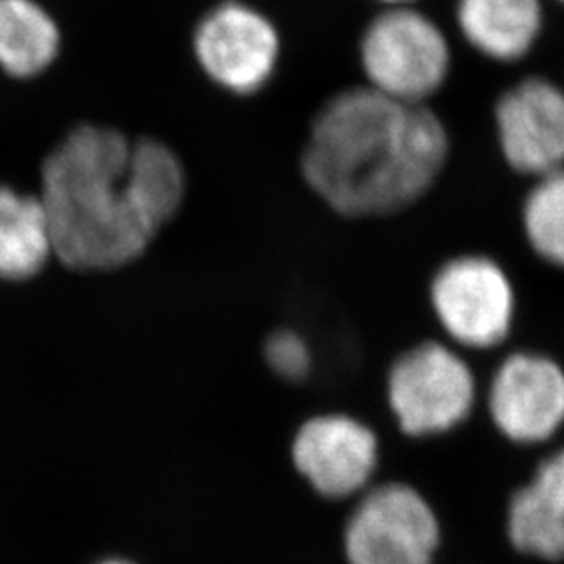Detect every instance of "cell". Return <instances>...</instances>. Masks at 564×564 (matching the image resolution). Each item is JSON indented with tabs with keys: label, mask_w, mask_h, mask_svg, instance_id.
<instances>
[{
	"label": "cell",
	"mask_w": 564,
	"mask_h": 564,
	"mask_svg": "<svg viewBox=\"0 0 564 564\" xmlns=\"http://www.w3.org/2000/svg\"><path fill=\"white\" fill-rule=\"evenodd\" d=\"M39 199L57 262L113 272L142 258L178 216L186 172L165 142L82 123L42 163Z\"/></svg>",
	"instance_id": "cell-1"
},
{
	"label": "cell",
	"mask_w": 564,
	"mask_h": 564,
	"mask_svg": "<svg viewBox=\"0 0 564 564\" xmlns=\"http://www.w3.org/2000/svg\"><path fill=\"white\" fill-rule=\"evenodd\" d=\"M449 153L426 107L351 86L324 102L303 147L307 186L335 214L366 220L398 214L440 178Z\"/></svg>",
	"instance_id": "cell-2"
},
{
	"label": "cell",
	"mask_w": 564,
	"mask_h": 564,
	"mask_svg": "<svg viewBox=\"0 0 564 564\" xmlns=\"http://www.w3.org/2000/svg\"><path fill=\"white\" fill-rule=\"evenodd\" d=\"M456 21L466 42L502 63L523 59L542 34L540 0H458Z\"/></svg>",
	"instance_id": "cell-12"
},
{
	"label": "cell",
	"mask_w": 564,
	"mask_h": 564,
	"mask_svg": "<svg viewBox=\"0 0 564 564\" xmlns=\"http://www.w3.org/2000/svg\"><path fill=\"white\" fill-rule=\"evenodd\" d=\"M449 44L442 28L410 7H384L360 39L366 86L395 101L424 105L447 80Z\"/></svg>",
	"instance_id": "cell-4"
},
{
	"label": "cell",
	"mask_w": 564,
	"mask_h": 564,
	"mask_svg": "<svg viewBox=\"0 0 564 564\" xmlns=\"http://www.w3.org/2000/svg\"><path fill=\"white\" fill-rule=\"evenodd\" d=\"M193 55L207 80L235 97H251L276 74L281 34L260 9L224 0L195 25Z\"/></svg>",
	"instance_id": "cell-6"
},
{
	"label": "cell",
	"mask_w": 564,
	"mask_h": 564,
	"mask_svg": "<svg viewBox=\"0 0 564 564\" xmlns=\"http://www.w3.org/2000/svg\"><path fill=\"white\" fill-rule=\"evenodd\" d=\"M561 2H564V0H561Z\"/></svg>",
	"instance_id": "cell-19"
},
{
	"label": "cell",
	"mask_w": 564,
	"mask_h": 564,
	"mask_svg": "<svg viewBox=\"0 0 564 564\" xmlns=\"http://www.w3.org/2000/svg\"><path fill=\"white\" fill-rule=\"evenodd\" d=\"M300 479L323 500L362 496L381 463V442L368 423L347 412H321L305 419L289 445Z\"/></svg>",
	"instance_id": "cell-7"
},
{
	"label": "cell",
	"mask_w": 564,
	"mask_h": 564,
	"mask_svg": "<svg viewBox=\"0 0 564 564\" xmlns=\"http://www.w3.org/2000/svg\"><path fill=\"white\" fill-rule=\"evenodd\" d=\"M263 360L282 381H305L314 366L310 343L293 328H279L265 339Z\"/></svg>",
	"instance_id": "cell-16"
},
{
	"label": "cell",
	"mask_w": 564,
	"mask_h": 564,
	"mask_svg": "<svg viewBox=\"0 0 564 564\" xmlns=\"http://www.w3.org/2000/svg\"><path fill=\"white\" fill-rule=\"evenodd\" d=\"M431 305L445 335L468 349L505 343L514 321V291L505 270L481 256L445 262L431 281Z\"/></svg>",
	"instance_id": "cell-8"
},
{
	"label": "cell",
	"mask_w": 564,
	"mask_h": 564,
	"mask_svg": "<svg viewBox=\"0 0 564 564\" xmlns=\"http://www.w3.org/2000/svg\"><path fill=\"white\" fill-rule=\"evenodd\" d=\"M440 547L437 510L402 481L368 487L343 527L347 564H435Z\"/></svg>",
	"instance_id": "cell-5"
},
{
	"label": "cell",
	"mask_w": 564,
	"mask_h": 564,
	"mask_svg": "<svg viewBox=\"0 0 564 564\" xmlns=\"http://www.w3.org/2000/svg\"><path fill=\"white\" fill-rule=\"evenodd\" d=\"M498 139L517 172L545 176L564 170V90L545 78H527L496 105Z\"/></svg>",
	"instance_id": "cell-10"
},
{
	"label": "cell",
	"mask_w": 564,
	"mask_h": 564,
	"mask_svg": "<svg viewBox=\"0 0 564 564\" xmlns=\"http://www.w3.org/2000/svg\"><path fill=\"white\" fill-rule=\"evenodd\" d=\"M506 538L514 552L545 561H564V447L538 464L506 506Z\"/></svg>",
	"instance_id": "cell-11"
},
{
	"label": "cell",
	"mask_w": 564,
	"mask_h": 564,
	"mask_svg": "<svg viewBox=\"0 0 564 564\" xmlns=\"http://www.w3.org/2000/svg\"><path fill=\"white\" fill-rule=\"evenodd\" d=\"M523 223L533 251L564 268V170L545 174L533 186L524 202Z\"/></svg>",
	"instance_id": "cell-15"
},
{
	"label": "cell",
	"mask_w": 564,
	"mask_h": 564,
	"mask_svg": "<svg viewBox=\"0 0 564 564\" xmlns=\"http://www.w3.org/2000/svg\"><path fill=\"white\" fill-rule=\"evenodd\" d=\"M487 410L496 431L508 442H550L564 426L563 366L542 354L508 356L494 375Z\"/></svg>",
	"instance_id": "cell-9"
},
{
	"label": "cell",
	"mask_w": 564,
	"mask_h": 564,
	"mask_svg": "<svg viewBox=\"0 0 564 564\" xmlns=\"http://www.w3.org/2000/svg\"><path fill=\"white\" fill-rule=\"evenodd\" d=\"M55 258L39 195L0 184V281H30Z\"/></svg>",
	"instance_id": "cell-13"
},
{
	"label": "cell",
	"mask_w": 564,
	"mask_h": 564,
	"mask_svg": "<svg viewBox=\"0 0 564 564\" xmlns=\"http://www.w3.org/2000/svg\"><path fill=\"white\" fill-rule=\"evenodd\" d=\"M379 2H383L384 7H410L416 0H379Z\"/></svg>",
	"instance_id": "cell-18"
},
{
	"label": "cell",
	"mask_w": 564,
	"mask_h": 564,
	"mask_svg": "<svg viewBox=\"0 0 564 564\" xmlns=\"http://www.w3.org/2000/svg\"><path fill=\"white\" fill-rule=\"evenodd\" d=\"M477 381L463 356L440 341L400 354L387 372V403L405 437H440L468 421Z\"/></svg>",
	"instance_id": "cell-3"
},
{
	"label": "cell",
	"mask_w": 564,
	"mask_h": 564,
	"mask_svg": "<svg viewBox=\"0 0 564 564\" xmlns=\"http://www.w3.org/2000/svg\"><path fill=\"white\" fill-rule=\"evenodd\" d=\"M95 564H139L134 563V561H130V558H123V556H107V558H102L99 563Z\"/></svg>",
	"instance_id": "cell-17"
},
{
	"label": "cell",
	"mask_w": 564,
	"mask_h": 564,
	"mask_svg": "<svg viewBox=\"0 0 564 564\" xmlns=\"http://www.w3.org/2000/svg\"><path fill=\"white\" fill-rule=\"evenodd\" d=\"M61 30L36 0H0V69L18 80L36 78L59 55Z\"/></svg>",
	"instance_id": "cell-14"
}]
</instances>
